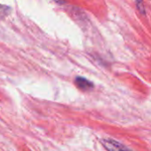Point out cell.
<instances>
[{
    "label": "cell",
    "mask_w": 151,
    "mask_h": 151,
    "mask_svg": "<svg viewBox=\"0 0 151 151\" xmlns=\"http://www.w3.org/2000/svg\"><path fill=\"white\" fill-rule=\"evenodd\" d=\"M101 142H102L104 147L108 151H131L125 145L119 143L117 141L110 139V138L109 139H103Z\"/></svg>",
    "instance_id": "obj_1"
},
{
    "label": "cell",
    "mask_w": 151,
    "mask_h": 151,
    "mask_svg": "<svg viewBox=\"0 0 151 151\" xmlns=\"http://www.w3.org/2000/svg\"><path fill=\"white\" fill-rule=\"evenodd\" d=\"M74 82H75V85L77 86V88L83 91H88L94 88V84L83 77H77L74 81Z\"/></svg>",
    "instance_id": "obj_2"
},
{
    "label": "cell",
    "mask_w": 151,
    "mask_h": 151,
    "mask_svg": "<svg viewBox=\"0 0 151 151\" xmlns=\"http://www.w3.org/2000/svg\"><path fill=\"white\" fill-rule=\"evenodd\" d=\"M136 5H137L138 10L141 12V13L145 14V8H144V6H143L142 1V0H136Z\"/></svg>",
    "instance_id": "obj_3"
}]
</instances>
